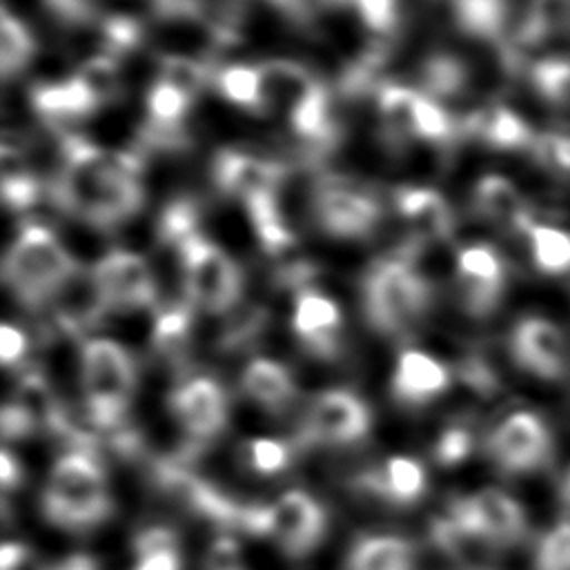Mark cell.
<instances>
[{"label":"cell","mask_w":570,"mask_h":570,"mask_svg":"<svg viewBox=\"0 0 570 570\" xmlns=\"http://www.w3.org/2000/svg\"><path fill=\"white\" fill-rule=\"evenodd\" d=\"M508 287V265L499 249L483 240L465 243L456 249L454 298L456 305L472 318L494 314Z\"/></svg>","instance_id":"obj_6"},{"label":"cell","mask_w":570,"mask_h":570,"mask_svg":"<svg viewBox=\"0 0 570 570\" xmlns=\"http://www.w3.org/2000/svg\"><path fill=\"white\" fill-rule=\"evenodd\" d=\"M289 330L305 354L318 361H334L343 350V307L332 296L314 287H303L296 294Z\"/></svg>","instance_id":"obj_10"},{"label":"cell","mask_w":570,"mask_h":570,"mask_svg":"<svg viewBox=\"0 0 570 570\" xmlns=\"http://www.w3.org/2000/svg\"><path fill=\"white\" fill-rule=\"evenodd\" d=\"M452 374L443 361L434 354L405 347L394 365L392 374V394L407 407H419L436 396H441L450 387Z\"/></svg>","instance_id":"obj_17"},{"label":"cell","mask_w":570,"mask_h":570,"mask_svg":"<svg viewBox=\"0 0 570 570\" xmlns=\"http://www.w3.org/2000/svg\"><path fill=\"white\" fill-rule=\"evenodd\" d=\"M78 379L89 421L100 430L118 428L138 383L131 352L114 338H85L78 350Z\"/></svg>","instance_id":"obj_3"},{"label":"cell","mask_w":570,"mask_h":570,"mask_svg":"<svg viewBox=\"0 0 570 570\" xmlns=\"http://www.w3.org/2000/svg\"><path fill=\"white\" fill-rule=\"evenodd\" d=\"M45 517L67 530H89L111 512L107 476L85 450L62 454L42 488Z\"/></svg>","instance_id":"obj_4"},{"label":"cell","mask_w":570,"mask_h":570,"mask_svg":"<svg viewBox=\"0 0 570 570\" xmlns=\"http://www.w3.org/2000/svg\"><path fill=\"white\" fill-rule=\"evenodd\" d=\"M510 356L532 376L557 381L568 370V338L559 325L541 316L521 318L508 338Z\"/></svg>","instance_id":"obj_14"},{"label":"cell","mask_w":570,"mask_h":570,"mask_svg":"<svg viewBox=\"0 0 570 570\" xmlns=\"http://www.w3.org/2000/svg\"><path fill=\"white\" fill-rule=\"evenodd\" d=\"M376 490L392 503H414L425 490V472L419 461L410 456H394L383 465L376 479Z\"/></svg>","instance_id":"obj_23"},{"label":"cell","mask_w":570,"mask_h":570,"mask_svg":"<svg viewBox=\"0 0 570 570\" xmlns=\"http://www.w3.org/2000/svg\"><path fill=\"white\" fill-rule=\"evenodd\" d=\"M22 548L18 543H4L2 554H0V568L2 570H13L22 561Z\"/></svg>","instance_id":"obj_34"},{"label":"cell","mask_w":570,"mask_h":570,"mask_svg":"<svg viewBox=\"0 0 570 570\" xmlns=\"http://www.w3.org/2000/svg\"><path fill=\"white\" fill-rule=\"evenodd\" d=\"M80 265L69 256L53 229L24 223L7 245L2 278L4 289L31 314L45 312L56 289L69 281Z\"/></svg>","instance_id":"obj_2"},{"label":"cell","mask_w":570,"mask_h":570,"mask_svg":"<svg viewBox=\"0 0 570 570\" xmlns=\"http://www.w3.org/2000/svg\"><path fill=\"white\" fill-rule=\"evenodd\" d=\"M461 136L472 138L499 151H514V149H530L537 134L510 107L483 105V107H474L472 114L463 120Z\"/></svg>","instance_id":"obj_18"},{"label":"cell","mask_w":570,"mask_h":570,"mask_svg":"<svg viewBox=\"0 0 570 570\" xmlns=\"http://www.w3.org/2000/svg\"><path fill=\"white\" fill-rule=\"evenodd\" d=\"M243 392L269 412H283L296 396L294 374L276 358H252L240 372Z\"/></svg>","instance_id":"obj_19"},{"label":"cell","mask_w":570,"mask_h":570,"mask_svg":"<svg viewBox=\"0 0 570 570\" xmlns=\"http://www.w3.org/2000/svg\"><path fill=\"white\" fill-rule=\"evenodd\" d=\"M212 91L218 94L229 105L238 107L240 111L265 118L263 78H261L258 65H254L249 60L223 62L214 73Z\"/></svg>","instance_id":"obj_20"},{"label":"cell","mask_w":570,"mask_h":570,"mask_svg":"<svg viewBox=\"0 0 570 570\" xmlns=\"http://www.w3.org/2000/svg\"><path fill=\"white\" fill-rule=\"evenodd\" d=\"M327 517L323 505L307 492L289 490L267 508L265 534L289 557L309 554L325 534Z\"/></svg>","instance_id":"obj_12"},{"label":"cell","mask_w":570,"mask_h":570,"mask_svg":"<svg viewBox=\"0 0 570 570\" xmlns=\"http://www.w3.org/2000/svg\"><path fill=\"white\" fill-rule=\"evenodd\" d=\"M387 207L414 245L454 240L459 216L436 187L394 185L387 189Z\"/></svg>","instance_id":"obj_7"},{"label":"cell","mask_w":570,"mask_h":570,"mask_svg":"<svg viewBox=\"0 0 570 570\" xmlns=\"http://www.w3.org/2000/svg\"><path fill=\"white\" fill-rule=\"evenodd\" d=\"M372 414L365 401L350 390H325L309 403L303 419V439L314 445H354L367 436Z\"/></svg>","instance_id":"obj_8"},{"label":"cell","mask_w":570,"mask_h":570,"mask_svg":"<svg viewBox=\"0 0 570 570\" xmlns=\"http://www.w3.org/2000/svg\"><path fill=\"white\" fill-rule=\"evenodd\" d=\"M185 292L189 303L205 314L225 316L243 301L245 269L218 243L200 232L180 243Z\"/></svg>","instance_id":"obj_5"},{"label":"cell","mask_w":570,"mask_h":570,"mask_svg":"<svg viewBox=\"0 0 570 570\" xmlns=\"http://www.w3.org/2000/svg\"><path fill=\"white\" fill-rule=\"evenodd\" d=\"M566 488H568V492H570V474H568V481H566Z\"/></svg>","instance_id":"obj_35"},{"label":"cell","mask_w":570,"mask_h":570,"mask_svg":"<svg viewBox=\"0 0 570 570\" xmlns=\"http://www.w3.org/2000/svg\"><path fill=\"white\" fill-rule=\"evenodd\" d=\"M33 425H36L33 412L27 405H22L20 401H16L2 410L4 436H24L33 430Z\"/></svg>","instance_id":"obj_32"},{"label":"cell","mask_w":570,"mask_h":570,"mask_svg":"<svg viewBox=\"0 0 570 570\" xmlns=\"http://www.w3.org/2000/svg\"><path fill=\"white\" fill-rule=\"evenodd\" d=\"M448 517L465 534L492 546L519 541L528 525L523 508L510 494L492 488L459 499Z\"/></svg>","instance_id":"obj_9"},{"label":"cell","mask_w":570,"mask_h":570,"mask_svg":"<svg viewBox=\"0 0 570 570\" xmlns=\"http://www.w3.org/2000/svg\"><path fill=\"white\" fill-rule=\"evenodd\" d=\"M472 450V436L468 430L463 428H450L445 430L434 448L436 461L443 465H456L461 463Z\"/></svg>","instance_id":"obj_30"},{"label":"cell","mask_w":570,"mask_h":570,"mask_svg":"<svg viewBox=\"0 0 570 570\" xmlns=\"http://www.w3.org/2000/svg\"><path fill=\"white\" fill-rule=\"evenodd\" d=\"M530 85L548 102L570 100V56H543L528 69Z\"/></svg>","instance_id":"obj_25"},{"label":"cell","mask_w":570,"mask_h":570,"mask_svg":"<svg viewBox=\"0 0 570 570\" xmlns=\"http://www.w3.org/2000/svg\"><path fill=\"white\" fill-rule=\"evenodd\" d=\"M138 563L134 570H180L178 543L171 530L149 528L136 539Z\"/></svg>","instance_id":"obj_26"},{"label":"cell","mask_w":570,"mask_h":570,"mask_svg":"<svg viewBox=\"0 0 570 570\" xmlns=\"http://www.w3.org/2000/svg\"><path fill=\"white\" fill-rule=\"evenodd\" d=\"M91 272L109 312L156 307L158 292L147 256L116 247Z\"/></svg>","instance_id":"obj_13"},{"label":"cell","mask_w":570,"mask_h":570,"mask_svg":"<svg viewBox=\"0 0 570 570\" xmlns=\"http://www.w3.org/2000/svg\"><path fill=\"white\" fill-rule=\"evenodd\" d=\"M530 151L534 156V163L550 176L570 178V134L541 131L534 136Z\"/></svg>","instance_id":"obj_27"},{"label":"cell","mask_w":570,"mask_h":570,"mask_svg":"<svg viewBox=\"0 0 570 570\" xmlns=\"http://www.w3.org/2000/svg\"><path fill=\"white\" fill-rule=\"evenodd\" d=\"M347 570H414V550L401 537H365L354 543Z\"/></svg>","instance_id":"obj_21"},{"label":"cell","mask_w":570,"mask_h":570,"mask_svg":"<svg viewBox=\"0 0 570 570\" xmlns=\"http://www.w3.org/2000/svg\"><path fill=\"white\" fill-rule=\"evenodd\" d=\"M169 407L180 428L198 443L214 439L227 425L229 401L212 376H189L169 396Z\"/></svg>","instance_id":"obj_15"},{"label":"cell","mask_w":570,"mask_h":570,"mask_svg":"<svg viewBox=\"0 0 570 570\" xmlns=\"http://www.w3.org/2000/svg\"><path fill=\"white\" fill-rule=\"evenodd\" d=\"M0 479L4 488H13L20 479V468L9 450H2V456H0Z\"/></svg>","instance_id":"obj_33"},{"label":"cell","mask_w":570,"mask_h":570,"mask_svg":"<svg viewBox=\"0 0 570 570\" xmlns=\"http://www.w3.org/2000/svg\"><path fill=\"white\" fill-rule=\"evenodd\" d=\"M470 205L476 218L521 236L534 223L523 191L503 174H483L472 187Z\"/></svg>","instance_id":"obj_16"},{"label":"cell","mask_w":570,"mask_h":570,"mask_svg":"<svg viewBox=\"0 0 570 570\" xmlns=\"http://www.w3.org/2000/svg\"><path fill=\"white\" fill-rule=\"evenodd\" d=\"M27 352H29V336H27V332L20 325L7 321L2 325V332H0L2 363L7 367H18L24 361Z\"/></svg>","instance_id":"obj_31"},{"label":"cell","mask_w":570,"mask_h":570,"mask_svg":"<svg viewBox=\"0 0 570 570\" xmlns=\"http://www.w3.org/2000/svg\"><path fill=\"white\" fill-rule=\"evenodd\" d=\"M252 468L261 474H276L289 463V448L276 439H256L249 443Z\"/></svg>","instance_id":"obj_29"},{"label":"cell","mask_w":570,"mask_h":570,"mask_svg":"<svg viewBox=\"0 0 570 570\" xmlns=\"http://www.w3.org/2000/svg\"><path fill=\"white\" fill-rule=\"evenodd\" d=\"M552 450L550 430L534 412H512L488 436L492 461L510 472L523 474L541 468Z\"/></svg>","instance_id":"obj_11"},{"label":"cell","mask_w":570,"mask_h":570,"mask_svg":"<svg viewBox=\"0 0 570 570\" xmlns=\"http://www.w3.org/2000/svg\"><path fill=\"white\" fill-rule=\"evenodd\" d=\"M436 303L439 292L405 261L376 258L363 278L361 314L367 327L383 338L419 336Z\"/></svg>","instance_id":"obj_1"},{"label":"cell","mask_w":570,"mask_h":570,"mask_svg":"<svg viewBox=\"0 0 570 570\" xmlns=\"http://www.w3.org/2000/svg\"><path fill=\"white\" fill-rule=\"evenodd\" d=\"M534 570H570V521H561L543 534Z\"/></svg>","instance_id":"obj_28"},{"label":"cell","mask_w":570,"mask_h":570,"mask_svg":"<svg viewBox=\"0 0 570 570\" xmlns=\"http://www.w3.org/2000/svg\"><path fill=\"white\" fill-rule=\"evenodd\" d=\"M523 236L530 245L532 261L541 272L563 274L570 269V234L568 232L552 225L532 223L523 232Z\"/></svg>","instance_id":"obj_24"},{"label":"cell","mask_w":570,"mask_h":570,"mask_svg":"<svg viewBox=\"0 0 570 570\" xmlns=\"http://www.w3.org/2000/svg\"><path fill=\"white\" fill-rule=\"evenodd\" d=\"M38 49H40V42L36 38V31L27 22L2 11L0 69H2L4 80L22 78L27 73V69L31 67Z\"/></svg>","instance_id":"obj_22"}]
</instances>
